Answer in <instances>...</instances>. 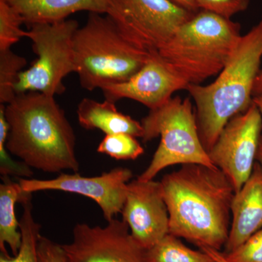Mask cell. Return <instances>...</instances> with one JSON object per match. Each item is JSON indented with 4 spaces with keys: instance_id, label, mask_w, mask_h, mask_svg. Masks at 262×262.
<instances>
[{
    "instance_id": "obj_6",
    "label": "cell",
    "mask_w": 262,
    "mask_h": 262,
    "mask_svg": "<svg viewBox=\"0 0 262 262\" xmlns=\"http://www.w3.org/2000/svg\"><path fill=\"white\" fill-rule=\"evenodd\" d=\"M141 123L144 142L159 136L161 140L149 166L137 179L152 180L163 169L175 165L201 164L216 168L202 144L189 98H170L160 107L150 110Z\"/></svg>"
},
{
    "instance_id": "obj_15",
    "label": "cell",
    "mask_w": 262,
    "mask_h": 262,
    "mask_svg": "<svg viewBox=\"0 0 262 262\" xmlns=\"http://www.w3.org/2000/svg\"><path fill=\"white\" fill-rule=\"evenodd\" d=\"M21 15L29 27L66 20L80 11L106 14L108 0H4Z\"/></svg>"
},
{
    "instance_id": "obj_30",
    "label": "cell",
    "mask_w": 262,
    "mask_h": 262,
    "mask_svg": "<svg viewBox=\"0 0 262 262\" xmlns=\"http://www.w3.org/2000/svg\"><path fill=\"white\" fill-rule=\"evenodd\" d=\"M253 103L257 106L262 115V96H256L253 98Z\"/></svg>"
},
{
    "instance_id": "obj_18",
    "label": "cell",
    "mask_w": 262,
    "mask_h": 262,
    "mask_svg": "<svg viewBox=\"0 0 262 262\" xmlns=\"http://www.w3.org/2000/svg\"><path fill=\"white\" fill-rule=\"evenodd\" d=\"M32 194L26 192L19 202L23 206L24 212L19 222L22 242L18 254L10 256L8 251L1 252L0 262H39L37 244L41 235V226L36 222L33 215Z\"/></svg>"
},
{
    "instance_id": "obj_19",
    "label": "cell",
    "mask_w": 262,
    "mask_h": 262,
    "mask_svg": "<svg viewBox=\"0 0 262 262\" xmlns=\"http://www.w3.org/2000/svg\"><path fill=\"white\" fill-rule=\"evenodd\" d=\"M146 262H216L208 253L188 248L179 237L170 233L146 250Z\"/></svg>"
},
{
    "instance_id": "obj_25",
    "label": "cell",
    "mask_w": 262,
    "mask_h": 262,
    "mask_svg": "<svg viewBox=\"0 0 262 262\" xmlns=\"http://www.w3.org/2000/svg\"><path fill=\"white\" fill-rule=\"evenodd\" d=\"M196 3L200 10L231 19L233 15L247 10L250 0H196Z\"/></svg>"
},
{
    "instance_id": "obj_31",
    "label": "cell",
    "mask_w": 262,
    "mask_h": 262,
    "mask_svg": "<svg viewBox=\"0 0 262 262\" xmlns=\"http://www.w3.org/2000/svg\"><path fill=\"white\" fill-rule=\"evenodd\" d=\"M256 160L262 165V135L261 139H260L259 144H258L257 154H256Z\"/></svg>"
},
{
    "instance_id": "obj_3",
    "label": "cell",
    "mask_w": 262,
    "mask_h": 262,
    "mask_svg": "<svg viewBox=\"0 0 262 262\" xmlns=\"http://www.w3.org/2000/svg\"><path fill=\"white\" fill-rule=\"evenodd\" d=\"M262 58V19L241 36L238 44L216 80L206 86L187 87L196 106L202 144L210 151L227 122L253 103L255 81Z\"/></svg>"
},
{
    "instance_id": "obj_16",
    "label": "cell",
    "mask_w": 262,
    "mask_h": 262,
    "mask_svg": "<svg viewBox=\"0 0 262 262\" xmlns=\"http://www.w3.org/2000/svg\"><path fill=\"white\" fill-rule=\"evenodd\" d=\"M77 115L79 123L87 130L98 129L106 135L127 134L136 138L144 134L141 122L117 111L115 103L107 100L99 102L84 98L77 106Z\"/></svg>"
},
{
    "instance_id": "obj_22",
    "label": "cell",
    "mask_w": 262,
    "mask_h": 262,
    "mask_svg": "<svg viewBox=\"0 0 262 262\" xmlns=\"http://www.w3.org/2000/svg\"><path fill=\"white\" fill-rule=\"evenodd\" d=\"M23 24L21 15L4 0H0V51L11 49L26 37V31L21 29Z\"/></svg>"
},
{
    "instance_id": "obj_1",
    "label": "cell",
    "mask_w": 262,
    "mask_h": 262,
    "mask_svg": "<svg viewBox=\"0 0 262 262\" xmlns=\"http://www.w3.org/2000/svg\"><path fill=\"white\" fill-rule=\"evenodd\" d=\"M169 214V233L200 249L221 251L228 239L234 189L218 168L185 164L160 181Z\"/></svg>"
},
{
    "instance_id": "obj_21",
    "label": "cell",
    "mask_w": 262,
    "mask_h": 262,
    "mask_svg": "<svg viewBox=\"0 0 262 262\" xmlns=\"http://www.w3.org/2000/svg\"><path fill=\"white\" fill-rule=\"evenodd\" d=\"M97 151L117 160H136L144 149L135 136L127 134L106 135L98 146Z\"/></svg>"
},
{
    "instance_id": "obj_23",
    "label": "cell",
    "mask_w": 262,
    "mask_h": 262,
    "mask_svg": "<svg viewBox=\"0 0 262 262\" xmlns=\"http://www.w3.org/2000/svg\"><path fill=\"white\" fill-rule=\"evenodd\" d=\"M5 107L4 104H0V173L1 176L29 178L33 175L32 168L24 162L12 159L7 149L6 141L9 125L5 118Z\"/></svg>"
},
{
    "instance_id": "obj_28",
    "label": "cell",
    "mask_w": 262,
    "mask_h": 262,
    "mask_svg": "<svg viewBox=\"0 0 262 262\" xmlns=\"http://www.w3.org/2000/svg\"><path fill=\"white\" fill-rule=\"evenodd\" d=\"M201 250L208 253L212 258H214L215 261L216 262H228L224 257L222 251L211 249V248H203V249Z\"/></svg>"
},
{
    "instance_id": "obj_20",
    "label": "cell",
    "mask_w": 262,
    "mask_h": 262,
    "mask_svg": "<svg viewBox=\"0 0 262 262\" xmlns=\"http://www.w3.org/2000/svg\"><path fill=\"white\" fill-rule=\"evenodd\" d=\"M27 64L24 57L11 49L0 51V103L8 104L16 96L15 85L18 75Z\"/></svg>"
},
{
    "instance_id": "obj_2",
    "label": "cell",
    "mask_w": 262,
    "mask_h": 262,
    "mask_svg": "<svg viewBox=\"0 0 262 262\" xmlns=\"http://www.w3.org/2000/svg\"><path fill=\"white\" fill-rule=\"evenodd\" d=\"M5 105L10 154L47 173H78L75 131L55 97L30 91L16 94Z\"/></svg>"
},
{
    "instance_id": "obj_13",
    "label": "cell",
    "mask_w": 262,
    "mask_h": 262,
    "mask_svg": "<svg viewBox=\"0 0 262 262\" xmlns=\"http://www.w3.org/2000/svg\"><path fill=\"white\" fill-rule=\"evenodd\" d=\"M188 85L158 52H153L142 68L128 80L106 86L101 91L105 100L110 102L128 98L153 110L165 104L176 91L187 90Z\"/></svg>"
},
{
    "instance_id": "obj_10",
    "label": "cell",
    "mask_w": 262,
    "mask_h": 262,
    "mask_svg": "<svg viewBox=\"0 0 262 262\" xmlns=\"http://www.w3.org/2000/svg\"><path fill=\"white\" fill-rule=\"evenodd\" d=\"M70 244L61 245L66 262H146V249L131 235L124 221L105 227L78 223Z\"/></svg>"
},
{
    "instance_id": "obj_7",
    "label": "cell",
    "mask_w": 262,
    "mask_h": 262,
    "mask_svg": "<svg viewBox=\"0 0 262 262\" xmlns=\"http://www.w3.org/2000/svg\"><path fill=\"white\" fill-rule=\"evenodd\" d=\"M26 31V37L32 41L37 58L30 68L19 74L15 94L33 91L53 97L63 94V79L75 72L73 39L78 22L66 19L33 24Z\"/></svg>"
},
{
    "instance_id": "obj_5",
    "label": "cell",
    "mask_w": 262,
    "mask_h": 262,
    "mask_svg": "<svg viewBox=\"0 0 262 262\" xmlns=\"http://www.w3.org/2000/svg\"><path fill=\"white\" fill-rule=\"evenodd\" d=\"M102 15L89 13L86 24L74 35L75 73L88 91L128 80L150 55L127 42L113 20Z\"/></svg>"
},
{
    "instance_id": "obj_9",
    "label": "cell",
    "mask_w": 262,
    "mask_h": 262,
    "mask_svg": "<svg viewBox=\"0 0 262 262\" xmlns=\"http://www.w3.org/2000/svg\"><path fill=\"white\" fill-rule=\"evenodd\" d=\"M261 130L262 115L253 103L227 122L208 151L212 163L228 177L235 193L252 173Z\"/></svg>"
},
{
    "instance_id": "obj_27",
    "label": "cell",
    "mask_w": 262,
    "mask_h": 262,
    "mask_svg": "<svg viewBox=\"0 0 262 262\" xmlns=\"http://www.w3.org/2000/svg\"><path fill=\"white\" fill-rule=\"evenodd\" d=\"M170 1L178 5L183 9L187 10L192 13H195L200 10L196 0H170Z\"/></svg>"
},
{
    "instance_id": "obj_26",
    "label": "cell",
    "mask_w": 262,
    "mask_h": 262,
    "mask_svg": "<svg viewBox=\"0 0 262 262\" xmlns=\"http://www.w3.org/2000/svg\"><path fill=\"white\" fill-rule=\"evenodd\" d=\"M37 256L39 262H66L61 245L42 235L38 241Z\"/></svg>"
},
{
    "instance_id": "obj_17",
    "label": "cell",
    "mask_w": 262,
    "mask_h": 262,
    "mask_svg": "<svg viewBox=\"0 0 262 262\" xmlns=\"http://www.w3.org/2000/svg\"><path fill=\"white\" fill-rule=\"evenodd\" d=\"M0 184V251L6 252L8 245L13 256L18 254L21 246L22 235L18 230L20 224L15 215V203L20 201L24 191L19 183L8 176H1Z\"/></svg>"
},
{
    "instance_id": "obj_11",
    "label": "cell",
    "mask_w": 262,
    "mask_h": 262,
    "mask_svg": "<svg viewBox=\"0 0 262 262\" xmlns=\"http://www.w3.org/2000/svg\"><path fill=\"white\" fill-rule=\"evenodd\" d=\"M133 177L130 169L118 167L97 177H82L80 173H61L49 180L20 178L24 192L56 190L75 193L96 202L107 222L121 213L126 199L127 184Z\"/></svg>"
},
{
    "instance_id": "obj_12",
    "label": "cell",
    "mask_w": 262,
    "mask_h": 262,
    "mask_svg": "<svg viewBox=\"0 0 262 262\" xmlns=\"http://www.w3.org/2000/svg\"><path fill=\"white\" fill-rule=\"evenodd\" d=\"M131 235L147 250L169 234V214L160 182L137 179L127 184L122 212Z\"/></svg>"
},
{
    "instance_id": "obj_29",
    "label": "cell",
    "mask_w": 262,
    "mask_h": 262,
    "mask_svg": "<svg viewBox=\"0 0 262 262\" xmlns=\"http://www.w3.org/2000/svg\"><path fill=\"white\" fill-rule=\"evenodd\" d=\"M259 96H262V71L256 77L253 91V98Z\"/></svg>"
},
{
    "instance_id": "obj_14",
    "label": "cell",
    "mask_w": 262,
    "mask_h": 262,
    "mask_svg": "<svg viewBox=\"0 0 262 262\" xmlns=\"http://www.w3.org/2000/svg\"><path fill=\"white\" fill-rule=\"evenodd\" d=\"M232 220L225 246L228 253L262 228V165L256 162L252 173L232 200Z\"/></svg>"
},
{
    "instance_id": "obj_8",
    "label": "cell",
    "mask_w": 262,
    "mask_h": 262,
    "mask_svg": "<svg viewBox=\"0 0 262 262\" xmlns=\"http://www.w3.org/2000/svg\"><path fill=\"white\" fill-rule=\"evenodd\" d=\"M194 14L170 0H108L106 13L127 42L149 53L159 51Z\"/></svg>"
},
{
    "instance_id": "obj_4",
    "label": "cell",
    "mask_w": 262,
    "mask_h": 262,
    "mask_svg": "<svg viewBox=\"0 0 262 262\" xmlns=\"http://www.w3.org/2000/svg\"><path fill=\"white\" fill-rule=\"evenodd\" d=\"M241 36L238 23L200 10L158 53L188 84H200L225 68Z\"/></svg>"
},
{
    "instance_id": "obj_24",
    "label": "cell",
    "mask_w": 262,
    "mask_h": 262,
    "mask_svg": "<svg viewBox=\"0 0 262 262\" xmlns=\"http://www.w3.org/2000/svg\"><path fill=\"white\" fill-rule=\"evenodd\" d=\"M222 253L228 262H262V228L233 251Z\"/></svg>"
}]
</instances>
